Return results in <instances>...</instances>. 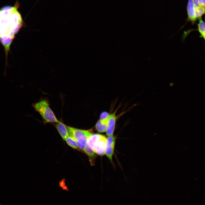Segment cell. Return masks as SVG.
<instances>
[{
	"label": "cell",
	"instance_id": "e0dca14e",
	"mask_svg": "<svg viewBox=\"0 0 205 205\" xmlns=\"http://www.w3.org/2000/svg\"><path fill=\"white\" fill-rule=\"evenodd\" d=\"M174 85V84L173 83L171 82L169 84V85L171 87H172Z\"/></svg>",
	"mask_w": 205,
	"mask_h": 205
},
{
	"label": "cell",
	"instance_id": "2e32d148",
	"mask_svg": "<svg viewBox=\"0 0 205 205\" xmlns=\"http://www.w3.org/2000/svg\"><path fill=\"white\" fill-rule=\"evenodd\" d=\"M193 1L195 7L199 6V0H193Z\"/></svg>",
	"mask_w": 205,
	"mask_h": 205
},
{
	"label": "cell",
	"instance_id": "8992f818",
	"mask_svg": "<svg viewBox=\"0 0 205 205\" xmlns=\"http://www.w3.org/2000/svg\"><path fill=\"white\" fill-rule=\"evenodd\" d=\"M116 111L110 114L108 118V126L106 130V134L107 136L113 135L115 128L116 116Z\"/></svg>",
	"mask_w": 205,
	"mask_h": 205
},
{
	"label": "cell",
	"instance_id": "6da1fadb",
	"mask_svg": "<svg viewBox=\"0 0 205 205\" xmlns=\"http://www.w3.org/2000/svg\"><path fill=\"white\" fill-rule=\"evenodd\" d=\"M19 4L6 6L0 9V41L4 47L6 57L13 40L23 24V20L18 10Z\"/></svg>",
	"mask_w": 205,
	"mask_h": 205
},
{
	"label": "cell",
	"instance_id": "7a4b0ae2",
	"mask_svg": "<svg viewBox=\"0 0 205 205\" xmlns=\"http://www.w3.org/2000/svg\"><path fill=\"white\" fill-rule=\"evenodd\" d=\"M35 110L40 115L44 121L46 123H59L54 114L50 107L48 101L46 99L40 100L32 104Z\"/></svg>",
	"mask_w": 205,
	"mask_h": 205
},
{
	"label": "cell",
	"instance_id": "7c38bea8",
	"mask_svg": "<svg viewBox=\"0 0 205 205\" xmlns=\"http://www.w3.org/2000/svg\"><path fill=\"white\" fill-rule=\"evenodd\" d=\"M65 140L67 144L69 146L73 148L77 149L78 146L76 141L71 136L69 135Z\"/></svg>",
	"mask_w": 205,
	"mask_h": 205
},
{
	"label": "cell",
	"instance_id": "277c9868",
	"mask_svg": "<svg viewBox=\"0 0 205 205\" xmlns=\"http://www.w3.org/2000/svg\"><path fill=\"white\" fill-rule=\"evenodd\" d=\"M116 137L113 135L109 136L107 139L106 147L105 151L106 155L111 160L114 154L115 145Z\"/></svg>",
	"mask_w": 205,
	"mask_h": 205
},
{
	"label": "cell",
	"instance_id": "5bb4252c",
	"mask_svg": "<svg viewBox=\"0 0 205 205\" xmlns=\"http://www.w3.org/2000/svg\"><path fill=\"white\" fill-rule=\"evenodd\" d=\"M110 115V114L106 112H103L101 114L100 116V119H104L108 118Z\"/></svg>",
	"mask_w": 205,
	"mask_h": 205
},
{
	"label": "cell",
	"instance_id": "4fadbf2b",
	"mask_svg": "<svg viewBox=\"0 0 205 205\" xmlns=\"http://www.w3.org/2000/svg\"><path fill=\"white\" fill-rule=\"evenodd\" d=\"M196 15L197 19L201 17V16L204 14L205 9H203L200 6L195 7Z\"/></svg>",
	"mask_w": 205,
	"mask_h": 205
},
{
	"label": "cell",
	"instance_id": "5b68a950",
	"mask_svg": "<svg viewBox=\"0 0 205 205\" xmlns=\"http://www.w3.org/2000/svg\"><path fill=\"white\" fill-rule=\"evenodd\" d=\"M187 20L194 24L197 19L196 17L193 0H188L187 6Z\"/></svg>",
	"mask_w": 205,
	"mask_h": 205
},
{
	"label": "cell",
	"instance_id": "3957f363",
	"mask_svg": "<svg viewBox=\"0 0 205 205\" xmlns=\"http://www.w3.org/2000/svg\"><path fill=\"white\" fill-rule=\"evenodd\" d=\"M107 139L104 135L99 134H92L88 139L87 144L95 153L100 155L105 153Z\"/></svg>",
	"mask_w": 205,
	"mask_h": 205
},
{
	"label": "cell",
	"instance_id": "52a82bcc",
	"mask_svg": "<svg viewBox=\"0 0 205 205\" xmlns=\"http://www.w3.org/2000/svg\"><path fill=\"white\" fill-rule=\"evenodd\" d=\"M93 134L89 130H86L84 134L79 137L77 140V146L80 149L83 150L87 143L88 138Z\"/></svg>",
	"mask_w": 205,
	"mask_h": 205
},
{
	"label": "cell",
	"instance_id": "9c48e42d",
	"mask_svg": "<svg viewBox=\"0 0 205 205\" xmlns=\"http://www.w3.org/2000/svg\"><path fill=\"white\" fill-rule=\"evenodd\" d=\"M108 117L105 119H100L97 122L95 128L98 132H104L106 131L108 126Z\"/></svg>",
	"mask_w": 205,
	"mask_h": 205
},
{
	"label": "cell",
	"instance_id": "ac0fdd59",
	"mask_svg": "<svg viewBox=\"0 0 205 205\" xmlns=\"http://www.w3.org/2000/svg\"></svg>",
	"mask_w": 205,
	"mask_h": 205
},
{
	"label": "cell",
	"instance_id": "30bf717a",
	"mask_svg": "<svg viewBox=\"0 0 205 205\" xmlns=\"http://www.w3.org/2000/svg\"><path fill=\"white\" fill-rule=\"evenodd\" d=\"M199 22L197 24V28L196 30H197L204 40L205 39V25L204 22L202 20L201 17L198 19Z\"/></svg>",
	"mask_w": 205,
	"mask_h": 205
},
{
	"label": "cell",
	"instance_id": "8fae6325",
	"mask_svg": "<svg viewBox=\"0 0 205 205\" xmlns=\"http://www.w3.org/2000/svg\"><path fill=\"white\" fill-rule=\"evenodd\" d=\"M83 150L89 156L91 164L93 165L94 162V161L96 157L95 153L90 148L87 143L86 147Z\"/></svg>",
	"mask_w": 205,
	"mask_h": 205
},
{
	"label": "cell",
	"instance_id": "9a60e30c",
	"mask_svg": "<svg viewBox=\"0 0 205 205\" xmlns=\"http://www.w3.org/2000/svg\"><path fill=\"white\" fill-rule=\"evenodd\" d=\"M199 6L204 9H205V0H199Z\"/></svg>",
	"mask_w": 205,
	"mask_h": 205
},
{
	"label": "cell",
	"instance_id": "ba28073f",
	"mask_svg": "<svg viewBox=\"0 0 205 205\" xmlns=\"http://www.w3.org/2000/svg\"><path fill=\"white\" fill-rule=\"evenodd\" d=\"M55 126L62 139L65 140L69 135L67 126L60 122L57 123Z\"/></svg>",
	"mask_w": 205,
	"mask_h": 205
}]
</instances>
